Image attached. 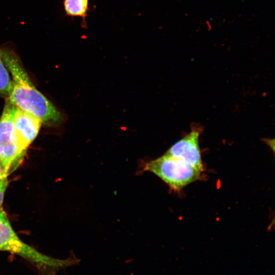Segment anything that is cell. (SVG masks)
Masks as SVG:
<instances>
[{
  "label": "cell",
  "mask_w": 275,
  "mask_h": 275,
  "mask_svg": "<svg viewBox=\"0 0 275 275\" xmlns=\"http://www.w3.org/2000/svg\"><path fill=\"white\" fill-rule=\"evenodd\" d=\"M0 48L12 81V89L7 100L19 109L40 119L45 125H59L63 120V115L34 86L16 52L6 45Z\"/></svg>",
  "instance_id": "6da1fadb"
},
{
  "label": "cell",
  "mask_w": 275,
  "mask_h": 275,
  "mask_svg": "<svg viewBox=\"0 0 275 275\" xmlns=\"http://www.w3.org/2000/svg\"><path fill=\"white\" fill-rule=\"evenodd\" d=\"M0 251L17 255L39 267L56 271L77 264L79 260L69 257L61 260L46 256L21 240L13 230L3 208L0 209Z\"/></svg>",
  "instance_id": "7a4b0ae2"
},
{
  "label": "cell",
  "mask_w": 275,
  "mask_h": 275,
  "mask_svg": "<svg viewBox=\"0 0 275 275\" xmlns=\"http://www.w3.org/2000/svg\"><path fill=\"white\" fill-rule=\"evenodd\" d=\"M143 170L153 173L175 191L200 179L202 172L191 164L166 154L146 162Z\"/></svg>",
  "instance_id": "3957f363"
},
{
  "label": "cell",
  "mask_w": 275,
  "mask_h": 275,
  "mask_svg": "<svg viewBox=\"0 0 275 275\" xmlns=\"http://www.w3.org/2000/svg\"><path fill=\"white\" fill-rule=\"evenodd\" d=\"M15 106L6 99L0 117V161L9 174L22 162L26 151L21 147L13 124Z\"/></svg>",
  "instance_id": "277c9868"
},
{
  "label": "cell",
  "mask_w": 275,
  "mask_h": 275,
  "mask_svg": "<svg viewBox=\"0 0 275 275\" xmlns=\"http://www.w3.org/2000/svg\"><path fill=\"white\" fill-rule=\"evenodd\" d=\"M201 129L194 127L184 137L174 144L165 153L182 160L203 172V164L199 145Z\"/></svg>",
  "instance_id": "5b68a950"
},
{
  "label": "cell",
  "mask_w": 275,
  "mask_h": 275,
  "mask_svg": "<svg viewBox=\"0 0 275 275\" xmlns=\"http://www.w3.org/2000/svg\"><path fill=\"white\" fill-rule=\"evenodd\" d=\"M15 130L22 149L26 151L37 136L42 121L33 115L15 106L13 118Z\"/></svg>",
  "instance_id": "8992f818"
},
{
  "label": "cell",
  "mask_w": 275,
  "mask_h": 275,
  "mask_svg": "<svg viewBox=\"0 0 275 275\" xmlns=\"http://www.w3.org/2000/svg\"><path fill=\"white\" fill-rule=\"evenodd\" d=\"M89 0H64V8L67 15L80 17L85 21L89 11Z\"/></svg>",
  "instance_id": "52a82bcc"
},
{
  "label": "cell",
  "mask_w": 275,
  "mask_h": 275,
  "mask_svg": "<svg viewBox=\"0 0 275 275\" xmlns=\"http://www.w3.org/2000/svg\"><path fill=\"white\" fill-rule=\"evenodd\" d=\"M12 89L11 77L4 62L0 48V97L8 99Z\"/></svg>",
  "instance_id": "ba28073f"
},
{
  "label": "cell",
  "mask_w": 275,
  "mask_h": 275,
  "mask_svg": "<svg viewBox=\"0 0 275 275\" xmlns=\"http://www.w3.org/2000/svg\"><path fill=\"white\" fill-rule=\"evenodd\" d=\"M8 183V177L0 179V209L2 208L4 196Z\"/></svg>",
  "instance_id": "9c48e42d"
},
{
  "label": "cell",
  "mask_w": 275,
  "mask_h": 275,
  "mask_svg": "<svg viewBox=\"0 0 275 275\" xmlns=\"http://www.w3.org/2000/svg\"><path fill=\"white\" fill-rule=\"evenodd\" d=\"M9 175L7 169L0 161V179L8 177Z\"/></svg>",
  "instance_id": "30bf717a"
}]
</instances>
